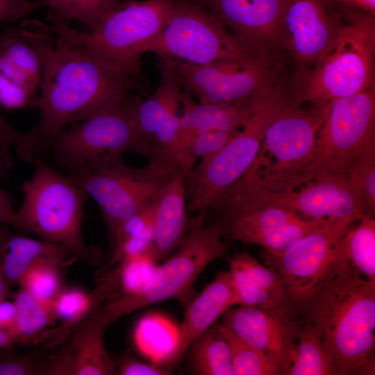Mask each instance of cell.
Instances as JSON below:
<instances>
[{"mask_svg": "<svg viewBox=\"0 0 375 375\" xmlns=\"http://www.w3.org/2000/svg\"><path fill=\"white\" fill-rule=\"evenodd\" d=\"M51 26L57 40L42 72L40 119L18 154L28 162L42 158L67 126L147 84L92 53L67 23Z\"/></svg>", "mask_w": 375, "mask_h": 375, "instance_id": "obj_1", "label": "cell"}, {"mask_svg": "<svg viewBox=\"0 0 375 375\" xmlns=\"http://www.w3.org/2000/svg\"><path fill=\"white\" fill-rule=\"evenodd\" d=\"M297 311L319 330L339 375L374 374L375 283L339 256Z\"/></svg>", "mask_w": 375, "mask_h": 375, "instance_id": "obj_2", "label": "cell"}, {"mask_svg": "<svg viewBox=\"0 0 375 375\" xmlns=\"http://www.w3.org/2000/svg\"><path fill=\"white\" fill-rule=\"evenodd\" d=\"M29 162L35 172L22 187L24 200L17 211L15 227L36 234L43 240L63 245L90 264H98L99 250L86 246L81 234L87 193L42 158Z\"/></svg>", "mask_w": 375, "mask_h": 375, "instance_id": "obj_3", "label": "cell"}, {"mask_svg": "<svg viewBox=\"0 0 375 375\" xmlns=\"http://www.w3.org/2000/svg\"><path fill=\"white\" fill-rule=\"evenodd\" d=\"M332 102L306 108L292 95L267 128L255 160L233 185L266 190L289 186L314 158L317 134Z\"/></svg>", "mask_w": 375, "mask_h": 375, "instance_id": "obj_4", "label": "cell"}, {"mask_svg": "<svg viewBox=\"0 0 375 375\" xmlns=\"http://www.w3.org/2000/svg\"><path fill=\"white\" fill-rule=\"evenodd\" d=\"M140 101L126 94L64 129L51 147L57 164L67 172L87 169L122 158L130 151L153 158L155 149L138 122Z\"/></svg>", "mask_w": 375, "mask_h": 375, "instance_id": "obj_5", "label": "cell"}, {"mask_svg": "<svg viewBox=\"0 0 375 375\" xmlns=\"http://www.w3.org/2000/svg\"><path fill=\"white\" fill-rule=\"evenodd\" d=\"M374 15H357L342 27L324 54L300 79L301 104H323L374 86Z\"/></svg>", "mask_w": 375, "mask_h": 375, "instance_id": "obj_6", "label": "cell"}, {"mask_svg": "<svg viewBox=\"0 0 375 375\" xmlns=\"http://www.w3.org/2000/svg\"><path fill=\"white\" fill-rule=\"evenodd\" d=\"M208 211L201 210L188 224L176 251L158 269L148 288L135 296L117 295L102 305L106 329L120 317L168 299L190 303L193 285L212 261L224 257L228 246L222 240L225 226L205 225Z\"/></svg>", "mask_w": 375, "mask_h": 375, "instance_id": "obj_7", "label": "cell"}, {"mask_svg": "<svg viewBox=\"0 0 375 375\" xmlns=\"http://www.w3.org/2000/svg\"><path fill=\"white\" fill-rule=\"evenodd\" d=\"M291 98L285 84L278 82L222 148L188 172L190 212L208 211L243 176L255 160L269 124Z\"/></svg>", "mask_w": 375, "mask_h": 375, "instance_id": "obj_8", "label": "cell"}, {"mask_svg": "<svg viewBox=\"0 0 375 375\" xmlns=\"http://www.w3.org/2000/svg\"><path fill=\"white\" fill-rule=\"evenodd\" d=\"M374 141V86L332 102L317 134L314 158L286 188L317 179L346 180L354 160Z\"/></svg>", "mask_w": 375, "mask_h": 375, "instance_id": "obj_9", "label": "cell"}, {"mask_svg": "<svg viewBox=\"0 0 375 375\" xmlns=\"http://www.w3.org/2000/svg\"><path fill=\"white\" fill-rule=\"evenodd\" d=\"M178 168L169 161L154 159L135 169L119 158L69 171L67 176L95 200L112 242L121 223L149 203Z\"/></svg>", "mask_w": 375, "mask_h": 375, "instance_id": "obj_10", "label": "cell"}, {"mask_svg": "<svg viewBox=\"0 0 375 375\" xmlns=\"http://www.w3.org/2000/svg\"><path fill=\"white\" fill-rule=\"evenodd\" d=\"M147 51L163 60L205 65L242 58L251 51L201 0H174L165 28L143 47L142 53Z\"/></svg>", "mask_w": 375, "mask_h": 375, "instance_id": "obj_11", "label": "cell"}, {"mask_svg": "<svg viewBox=\"0 0 375 375\" xmlns=\"http://www.w3.org/2000/svg\"><path fill=\"white\" fill-rule=\"evenodd\" d=\"M164 60L180 87L195 94L201 103H254L266 97L277 83L272 66L261 51L205 65Z\"/></svg>", "mask_w": 375, "mask_h": 375, "instance_id": "obj_12", "label": "cell"}, {"mask_svg": "<svg viewBox=\"0 0 375 375\" xmlns=\"http://www.w3.org/2000/svg\"><path fill=\"white\" fill-rule=\"evenodd\" d=\"M174 0L125 1L93 31H77L92 53L147 83L140 61L143 47L165 28Z\"/></svg>", "mask_w": 375, "mask_h": 375, "instance_id": "obj_13", "label": "cell"}, {"mask_svg": "<svg viewBox=\"0 0 375 375\" xmlns=\"http://www.w3.org/2000/svg\"><path fill=\"white\" fill-rule=\"evenodd\" d=\"M255 206L290 209L309 219H351L363 216L359 199L346 180H313L292 188L266 190L233 185L212 207L219 212Z\"/></svg>", "mask_w": 375, "mask_h": 375, "instance_id": "obj_14", "label": "cell"}, {"mask_svg": "<svg viewBox=\"0 0 375 375\" xmlns=\"http://www.w3.org/2000/svg\"><path fill=\"white\" fill-rule=\"evenodd\" d=\"M355 220L329 219L278 253L264 252L281 278L295 312L319 288L338 259V244Z\"/></svg>", "mask_w": 375, "mask_h": 375, "instance_id": "obj_15", "label": "cell"}, {"mask_svg": "<svg viewBox=\"0 0 375 375\" xmlns=\"http://www.w3.org/2000/svg\"><path fill=\"white\" fill-rule=\"evenodd\" d=\"M218 220L225 225L231 240L262 247L264 251H285L305 235L329 219H309L283 207L255 206L221 211Z\"/></svg>", "mask_w": 375, "mask_h": 375, "instance_id": "obj_16", "label": "cell"}, {"mask_svg": "<svg viewBox=\"0 0 375 375\" xmlns=\"http://www.w3.org/2000/svg\"><path fill=\"white\" fill-rule=\"evenodd\" d=\"M222 317L224 326L273 361L281 374L288 375L301 326L292 308L239 306L229 308Z\"/></svg>", "mask_w": 375, "mask_h": 375, "instance_id": "obj_17", "label": "cell"}, {"mask_svg": "<svg viewBox=\"0 0 375 375\" xmlns=\"http://www.w3.org/2000/svg\"><path fill=\"white\" fill-rule=\"evenodd\" d=\"M53 34L51 26L35 20L6 29L0 34V72L36 97Z\"/></svg>", "mask_w": 375, "mask_h": 375, "instance_id": "obj_18", "label": "cell"}, {"mask_svg": "<svg viewBox=\"0 0 375 375\" xmlns=\"http://www.w3.org/2000/svg\"><path fill=\"white\" fill-rule=\"evenodd\" d=\"M251 51L281 38L286 0H201Z\"/></svg>", "mask_w": 375, "mask_h": 375, "instance_id": "obj_19", "label": "cell"}, {"mask_svg": "<svg viewBox=\"0 0 375 375\" xmlns=\"http://www.w3.org/2000/svg\"><path fill=\"white\" fill-rule=\"evenodd\" d=\"M97 304L74 328L69 342L57 355L45 361L44 374L113 375L116 365L104 344L106 328Z\"/></svg>", "mask_w": 375, "mask_h": 375, "instance_id": "obj_20", "label": "cell"}, {"mask_svg": "<svg viewBox=\"0 0 375 375\" xmlns=\"http://www.w3.org/2000/svg\"><path fill=\"white\" fill-rule=\"evenodd\" d=\"M339 27L324 0H286L281 37L300 65L314 64L335 39Z\"/></svg>", "mask_w": 375, "mask_h": 375, "instance_id": "obj_21", "label": "cell"}, {"mask_svg": "<svg viewBox=\"0 0 375 375\" xmlns=\"http://www.w3.org/2000/svg\"><path fill=\"white\" fill-rule=\"evenodd\" d=\"M159 70L160 83L147 100L140 101L137 119L142 134L153 144L156 156L177 162L174 150L180 129L177 110L182 91L171 68L162 59Z\"/></svg>", "mask_w": 375, "mask_h": 375, "instance_id": "obj_22", "label": "cell"}, {"mask_svg": "<svg viewBox=\"0 0 375 375\" xmlns=\"http://www.w3.org/2000/svg\"><path fill=\"white\" fill-rule=\"evenodd\" d=\"M238 305L229 271L219 272L213 281L188 306L179 326V342L172 363L179 360L188 348L211 327L219 317Z\"/></svg>", "mask_w": 375, "mask_h": 375, "instance_id": "obj_23", "label": "cell"}, {"mask_svg": "<svg viewBox=\"0 0 375 375\" xmlns=\"http://www.w3.org/2000/svg\"><path fill=\"white\" fill-rule=\"evenodd\" d=\"M261 100L236 105L197 103L189 93L181 92L180 103L183 111L174 150L178 164L197 134L207 131L236 132Z\"/></svg>", "mask_w": 375, "mask_h": 375, "instance_id": "obj_24", "label": "cell"}, {"mask_svg": "<svg viewBox=\"0 0 375 375\" xmlns=\"http://www.w3.org/2000/svg\"><path fill=\"white\" fill-rule=\"evenodd\" d=\"M187 174L179 167L156 194L154 236L149 249L157 262L176 249L185 234Z\"/></svg>", "mask_w": 375, "mask_h": 375, "instance_id": "obj_25", "label": "cell"}, {"mask_svg": "<svg viewBox=\"0 0 375 375\" xmlns=\"http://www.w3.org/2000/svg\"><path fill=\"white\" fill-rule=\"evenodd\" d=\"M228 262L239 306L273 308L290 305L283 282L273 269L247 252L235 253Z\"/></svg>", "mask_w": 375, "mask_h": 375, "instance_id": "obj_26", "label": "cell"}, {"mask_svg": "<svg viewBox=\"0 0 375 375\" xmlns=\"http://www.w3.org/2000/svg\"><path fill=\"white\" fill-rule=\"evenodd\" d=\"M0 264L10 288L18 284L25 271L39 260L47 259L67 267L78 258L63 245L10 233L0 247Z\"/></svg>", "mask_w": 375, "mask_h": 375, "instance_id": "obj_27", "label": "cell"}, {"mask_svg": "<svg viewBox=\"0 0 375 375\" xmlns=\"http://www.w3.org/2000/svg\"><path fill=\"white\" fill-rule=\"evenodd\" d=\"M138 351L151 364H171L179 342V326L159 313H150L137 322L133 334Z\"/></svg>", "mask_w": 375, "mask_h": 375, "instance_id": "obj_28", "label": "cell"}, {"mask_svg": "<svg viewBox=\"0 0 375 375\" xmlns=\"http://www.w3.org/2000/svg\"><path fill=\"white\" fill-rule=\"evenodd\" d=\"M106 300L104 294L96 288L89 294L83 289L73 287L64 288L53 301V308L57 318L62 323L49 335L45 340L49 342L46 348H53L65 342L75 326L81 322L97 304Z\"/></svg>", "mask_w": 375, "mask_h": 375, "instance_id": "obj_29", "label": "cell"}, {"mask_svg": "<svg viewBox=\"0 0 375 375\" xmlns=\"http://www.w3.org/2000/svg\"><path fill=\"white\" fill-rule=\"evenodd\" d=\"M288 375H339L319 330L309 322L301 321Z\"/></svg>", "mask_w": 375, "mask_h": 375, "instance_id": "obj_30", "label": "cell"}, {"mask_svg": "<svg viewBox=\"0 0 375 375\" xmlns=\"http://www.w3.org/2000/svg\"><path fill=\"white\" fill-rule=\"evenodd\" d=\"M16 319L8 332L15 337L19 344L35 341L40 333L57 320L53 301L46 302L20 290L14 295Z\"/></svg>", "mask_w": 375, "mask_h": 375, "instance_id": "obj_31", "label": "cell"}, {"mask_svg": "<svg viewBox=\"0 0 375 375\" xmlns=\"http://www.w3.org/2000/svg\"><path fill=\"white\" fill-rule=\"evenodd\" d=\"M359 221L340 240L339 252L365 278L375 283V220L364 215Z\"/></svg>", "mask_w": 375, "mask_h": 375, "instance_id": "obj_32", "label": "cell"}, {"mask_svg": "<svg viewBox=\"0 0 375 375\" xmlns=\"http://www.w3.org/2000/svg\"><path fill=\"white\" fill-rule=\"evenodd\" d=\"M195 341L192 365L194 374L234 375L230 348L219 325L214 324Z\"/></svg>", "mask_w": 375, "mask_h": 375, "instance_id": "obj_33", "label": "cell"}, {"mask_svg": "<svg viewBox=\"0 0 375 375\" xmlns=\"http://www.w3.org/2000/svg\"><path fill=\"white\" fill-rule=\"evenodd\" d=\"M124 2V0H46V6L53 22L68 23L77 20L92 31Z\"/></svg>", "mask_w": 375, "mask_h": 375, "instance_id": "obj_34", "label": "cell"}, {"mask_svg": "<svg viewBox=\"0 0 375 375\" xmlns=\"http://www.w3.org/2000/svg\"><path fill=\"white\" fill-rule=\"evenodd\" d=\"M219 329L231 351L234 375H280L281 370L260 351L247 343L223 324Z\"/></svg>", "mask_w": 375, "mask_h": 375, "instance_id": "obj_35", "label": "cell"}, {"mask_svg": "<svg viewBox=\"0 0 375 375\" xmlns=\"http://www.w3.org/2000/svg\"><path fill=\"white\" fill-rule=\"evenodd\" d=\"M346 181L358 196L363 216L375 215V141L351 164Z\"/></svg>", "mask_w": 375, "mask_h": 375, "instance_id": "obj_36", "label": "cell"}, {"mask_svg": "<svg viewBox=\"0 0 375 375\" xmlns=\"http://www.w3.org/2000/svg\"><path fill=\"white\" fill-rule=\"evenodd\" d=\"M115 267L121 291L119 295L135 296L148 288L159 266L149 249L144 253L124 259Z\"/></svg>", "mask_w": 375, "mask_h": 375, "instance_id": "obj_37", "label": "cell"}, {"mask_svg": "<svg viewBox=\"0 0 375 375\" xmlns=\"http://www.w3.org/2000/svg\"><path fill=\"white\" fill-rule=\"evenodd\" d=\"M60 267L51 260H39L25 271L18 284L38 299L52 302L63 289Z\"/></svg>", "mask_w": 375, "mask_h": 375, "instance_id": "obj_38", "label": "cell"}, {"mask_svg": "<svg viewBox=\"0 0 375 375\" xmlns=\"http://www.w3.org/2000/svg\"><path fill=\"white\" fill-rule=\"evenodd\" d=\"M233 133L222 131L199 133L186 149L180 162V167L188 174L198 158L203 159L213 156L222 148Z\"/></svg>", "mask_w": 375, "mask_h": 375, "instance_id": "obj_39", "label": "cell"}, {"mask_svg": "<svg viewBox=\"0 0 375 375\" xmlns=\"http://www.w3.org/2000/svg\"><path fill=\"white\" fill-rule=\"evenodd\" d=\"M10 349H0V375L44 374L45 360L31 354H17Z\"/></svg>", "mask_w": 375, "mask_h": 375, "instance_id": "obj_40", "label": "cell"}, {"mask_svg": "<svg viewBox=\"0 0 375 375\" xmlns=\"http://www.w3.org/2000/svg\"><path fill=\"white\" fill-rule=\"evenodd\" d=\"M156 197L144 208L125 219L118 226L112 241V250L120 247L128 240L138 236L155 219Z\"/></svg>", "mask_w": 375, "mask_h": 375, "instance_id": "obj_41", "label": "cell"}, {"mask_svg": "<svg viewBox=\"0 0 375 375\" xmlns=\"http://www.w3.org/2000/svg\"><path fill=\"white\" fill-rule=\"evenodd\" d=\"M26 133H22L14 129L0 115V177L5 178L13 167L11 149L13 147L19 149L26 143Z\"/></svg>", "mask_w": 375, "mask_h": 375, "instance_id": "obj_42", "label": "cell"}, {"mask_svg": "<svg viewBox=\"0 0 375 375\" xmlns=\"http://www.w3.org/2000/svg\"><path fill=\"white\" fill-rule=\"evenodd\" d=\"M38 98L15 85L0 72V106L7 110L37 106Z\"/></svg>", "mask_w": 375, "mask_h": 375, "instance_id": "obj_43", "label": "cell"}, {"mask_svg": "<svg viewBox=\"0 0 375 375\" xmlns=\"http://www.w3.org/2000/svg\"><path fill=\"white\" fill-rule=\"evenodd\" d=\"M46 6V0H0V26L24 18Z\"/></svg>", "mask_w": 375, "mask_h": 375, "instance_id": "obj_44", "label": "cell"}, {"mask_svg": "<svg viewBox=\"0 0 375 375\" xmlns=\"http://www.w3.org/2000/svg\"><path fill=\"white\" fill-rule=\"evenodd\" d=\"M117 374L120 375H166L169 372L160 366L143 362L130 354L124 353L114 361Z\"/></svg>", "mask_w": 375, "mask_h": 375, "instance_id": "obj_45", "label": "cell"}, {"mask_svg": "<svg viewBox=\"0 0 375 375\" xmlns=\"http://www.w3.org/2000/svg\"><path fill=\"white\" fill-rule=\"evenodd\" d=\"M12 205V198L0 186V224L16 226L17 211Z\"/></svg>", "mask_w": 375, "mask_h": 375, "instance_id": "obj_46", "label": "cell"}, {"mask_svg": "<svg viewBox=\"0 0 375 375\" xmlns=\"http://www.w3.org/2000/svg\"><path fill=\"white\" fill-rule=\"evenodd\" d=\"M16 319L15 302L3 299L0 301V330L8 331L13 326Z\"/></svg>", "mask_w": 375, "mask_h": 375, "instance_id": "obj_47", "label": "cell"}, {"mask_svg": "<svg viewBox=\"0 0 375 375\" xmlns=\"http://www.w3.org/2000/svg\"><path fill=\"white\" fill-rule=\"evenodd\" d=\"M343 6L363 10L367 14L375 15V0H331Z\"/></svg>", "mask_w": 375, "mask_h": 375, "instance_id": "obj_48", "label": "cell"}, {"mask_svg": "<svg viewBox=\"0 0 375 375\" xmlns=\"http://www.w3.org/2000/svg\"><path fill=\"white\" fill-rule=\"evenodd\" d=\"M19 344L17 340L8 331L0 330V349L12 348Z\"/></svg>", "mask_w": 375, "mask_h": 375, "instance_id": "obj_49", "label": "cell"}, {"mask_svg": "<svg viewBox=\"0 0 375 375\" xmlns=\"http://www.w3.org/2000/svg\"><path fill=\"white\" fill-rule=\"evenodd\" d=\"M10 289V287L5 278L0 264V301L7 298L9 295Z\"/></svg>", "mask_w": 375, "mask_h": 375, "instance_id": "obj_50", "label": "cell"}, {"mask_svg": "<svg viewBox=\"0 0 375 375\" xmlns=\"http://www.w3.org/2000/svg\"><path fill=\"white\" fill-rule=\"evenodd\" d=\"M9 234H10V232L8 229L0 226V247L2 242H3V240Z\"/></svg>", "mask_w": 375, "mask_h": 375, "instance_id": "obj_51", "label": "cell"}]
</instances>
